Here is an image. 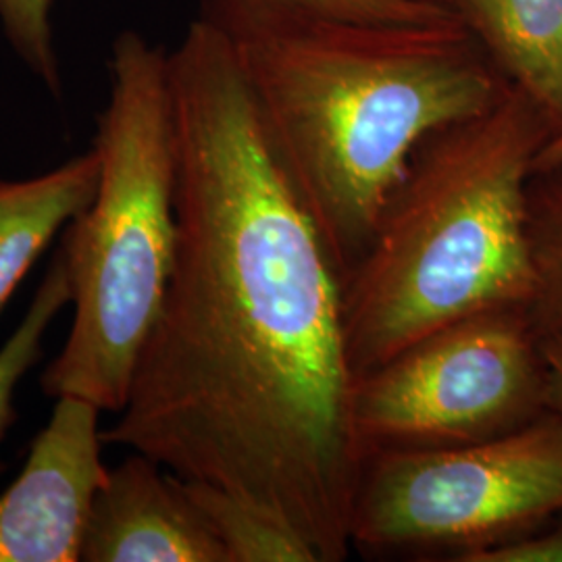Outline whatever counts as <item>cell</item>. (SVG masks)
Instances as JSON below:
<instances>
[{"label": "cell", "instance_id": "1", "mask_svg": "<svg viewBox=\"0 0 562 562\" xmlns=\"http://www.w3.org/2000/svg\"><path fill=\"white\" fill-rule=\"evenodd\" d=\"M178 250L120 419L102 443L352 552L364 457L350 425L344 285L222 30L167 53Z\"/></svg>", "mask_w": 562, "mask_h": 562}, {"label": "cell", "instance_id": "2", "mask_svg": "<svg viewBox=\"0 0 562 562\" xmlns=\"http://www.w3.org/2000/svg\"><path fill=\"white\" fill-rule=\"evenodd\" d=\"M199 15L229 42L341 285L423 142L508 88L459 21L323 20L255 0H201Z\"/></svg>", "mask_w": 562, "mask_h": 562}, {"label": "cell", "instance_id": "3", "mask_svg": "<svg viewBox=\"0 0 562 562\" xmlns=\"http://www.w3.org/2000/svg\"><path fill=\"white\" fill-rule=\"evenodd\" d=\"M552 136L542 111L508 83L490 109L417 148L344 280L355 380L443 325L529 308L536 278L527 190Z\"/></svg>", "mask_w": 562, "mask_h": 562}, {"label": "cell", "instance_id": "4", "mask_svg": "<svg viewBox=\"0 0 562 562\" xmlns=\"http://www.w3.org/2000/svg\"><path fill=\"white\" fill-rule=\"evenodd\" d=\"M109 78L92 148L99 188L60 246L74 323L42 390L121 413L176 265V125L161 46L121 32Z\"/></svg>", "mask_w": 562, "mask_h": 562}, {"label": "cell", "instance_id": "5", "mask_svg": "<svg viewBox=\"0 0 562 562\" xmlns=\"http://www.w3.org/2000/svg\"><path fill=\"white\" fill-rule=\"evenodd\" d=\"M562 513V417L482 442L382 450L364 459L350 538L364 552H450L519 540Z\"/></svg>", "mask_w": 562, "mask_h": 562}, {"label": "cell", "instance_id": "6", "mask_svg": "<svg viewBox=\"0 0 562 562\" xmlns=\"http://www.w3.org/2000/svg\"><path fill=\"white\" fill-rule=\"evenodd\" d=\"M543 411L542 340L521 306L443 325L359 375L350 390V425L364 459L482 442Z\"/></svg>", "mask_w": 562, "mask_h": 562}, {"label": "cell", "instance_id": "7", "mask_svg": "<svg viewBox=\"0 0 562 562\" xmlns=\"http://www.w3.org/2000/svg\"><path fill=\"white\" fill-rule=\"evenodd\" d=\"M101 408L60 396L18 480L0 496V562H78L92 504L106 480Z\"/></svg>", "mask_w": 562, "mask_h": 562}, {"label": "cell", "instance_id": "8", "mask_svg": "<svg viewBox=\"0 0 562 562\" xmlns=\"http://www.w3.org/2000/svg\"><path fill=\"white\" fill-rule=\"evenodd\" d=\"M83 562H227L180 477L134 452L109 469L86 527Z\"/></svg>", "mask_w": 562, "mask_h": 562}, {"label": "cell", "instance_id": "9", "mask_svg": "<svg viewBox=\"0 0 562 562\" xmlns=\"http://www.w3.org/2000/svg\"><path fill=\"white\" fill-rule=\"evenodd\" d=\"M562 134V0H434Z\"/></svg>", "mask_w": 562, "mask_h": 562}, {"label": "cell", "instance_id": "10", "mask_svg": "<svg viewBox=\"0 0 562 562\" xmlns=\"http://www.w3.org/2000/svg\"><path fill=\"white\" fill-rule=\"evenodd\" d=\"M99 173L90 150L38 178L0 181V311L60 227L88 209Z\"/></svg>", "mask_w": 562, "mask_h": 562}, {"label": "cell", "instance_id": "11", "mask_svg": "<svg viewBox=\"0 0 562 562\" xmlns=\"http://www.w3.org/2000/svg\"><path fill=\"white\" fill-rule=\"evenodd\" d=\"M180 483L227 562H319L313 546L280 517L211 483Z\"/></svg>", "mask_w": 562, "mask_h": 562}, {"label": "cell", "instance_id": "12", "mask_svg": "<svg viewBox=\"0 0 562 562\" xmlns=\"http://www.w3.org/2000/svg\"><path fill=\"white\" fill-rule=\"evenodd\" d=\"M533 299L527 308L540 340L562 341V148L540 155L527 190Z\"/></svg>", "mask_w": 562, "mask_h": 562}, {"label": "cell", "instance_id": "13", "mask_svg": "<svg viewBox=\"0 0 562 562\" xmlns=\"http://www.w3.org/2000/svg\"><path fill=\"white\" fill-rule=\"evenodd\" d=\"M65 304H71V285L65 259L57 252L18 329L0 348V443L15 422V394L21 380L41 359L44 334Z\"/></svg>", "mask_w": 562, "mask_h": 562}, {"label": "cell", "instance_id": "14", "mask_svg": "<svg viewBox=\"0 0 562 562\" xmlns=\"http://www.w3.org/2000/svg\"><path fill=\"white\" fill-rule=\"evenodd\" d=\"M55 0H0V23L23 65L55 94L60 92L59 59L53 30Z\"/></svg>", "mask_w": 562, "mask_h": 562}, {"label": "cell", "instance_id": "15", "mask_svg": "<svg viewBox=\"0 0 562 562\" xmlns=\"http://www.w3.org/2000/svg\"><path fill=\"white\" fill-rule=\"evenodd\" d=\"M267 7L323 20L364 21L385 25H443L457 21L434 0H255Z\"/></svg>", "mask_w": 562, "mask_h": 562}, {"label": "cell", "instance_id": "16", "mask_svg": "<svg viewBox=\"0 0 562 562\" xmlns=\"http://www.w3.org/2000/svg\"><path fill=\"white\" fill-rule=\"evenodd\" d=\"M467 562H562V513L519 540L477 552Z\"/></svg>", "mask_w": 562, "mask_h": 562}, {"label": "cell", "instance_id": "17", "mask_svg": "<svg viewBox=\"0 0 562 562\" xmlns=\"http://www.w3.org/2000/svg\"><path fill=\"white\" fill-rule=\"evenodd\" d=\"M546 362V408L562 417V341H542Z\"/></svg>", "mask_w": 562, "mask_h": 562}, {"label": "cell", "instance_id": "18", "mask_svg": "<svg viewBox=\"0 0 562 562\" xmlns=\"http://www.w3.org/2000/svg\"><path fill=\"white\" fill-rule=\"evenodd\" d=\"M562 148V134L561 136H557V138H552V140L548 142L546 146H543L542 153L540 155H550V153H557V150H561Z\"/></svg>", "mask_w": 562, "mask_h": 562}]
</instances>
